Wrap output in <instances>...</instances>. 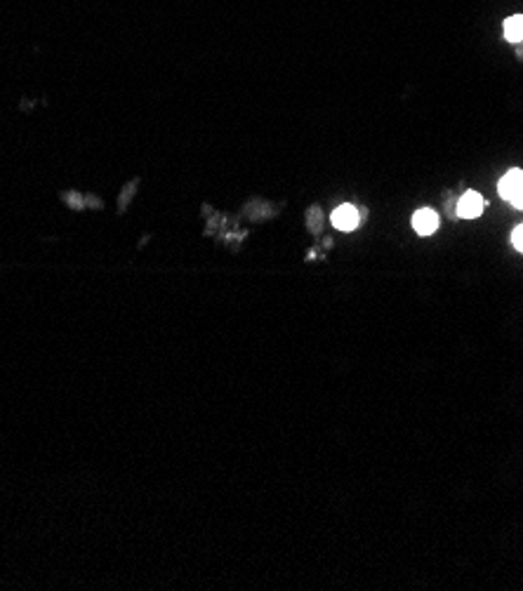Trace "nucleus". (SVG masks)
<instances>
[{"label":"nucleus","instance_id":"obj_1","mask_svg":"<svg viewBox=\"0 0 523 591\" xmlns=\"http://www.w3.org/2000/svg\"><path fill=\"white\" fill-rule=\"evenodd\" d=\"M359 221H361V214L356 212L354 205H340L337 210L332 212V224H335V229H340V231L356 229Z\"/></svg>","mask_w":523,"mask_h":591},{"label":"nucleus","instance_id":"obj_2","mask_svg":"<svg viewBox=\"0 0 523 591\" xmlns=\"http://www.w3.org/2000/svg\"><path fill=\"white\" fill-rule=\"evenodd\" d=\"M484 212V198L479 196L476 191H467L465 196L458 200V217L465 219H474Z\"/></svg>","mask_w":523,"mask_h":591},{"label":"nucleus","instance_id":"obj_3","mask_svg":"<svg viewBox=\"0 0 523 591\" xmlns=\"http://www.w3.org/2000/svg\"><path fill=\"white\" fill-rule=\"evenodd\" d=\"M413 229L420 233V236H432V233L439 229V217H436L434 210L429 207H422L413 214Z\"/></svg>","mask_w":523,"mask_h":591},{"label":"nucleus","instance_id":"obj_4","mask_svg":"<svg viewBox=\"0 0 523 591\" xmlns=\"http://www.w3.org/2000/svg\"><path fill=\"white\" fill-rule=\"evenodd\" d=\"M521 181H523V172L521 170H509L505 177L500 179V196L505 198V200H509Z\"/></svg>","mask_w":523,"mask_h":591},{"label":"nucleus","instance_id":"obj_5","mask_svg":"<svg viewBox=\"0 0 523 591\" xmlns=\"http://www.w3.org/2000/svg\"><path fill=\"white\" fill-rule=\"evenodd\" d=\"M505 36L514 43H521L523 40V15H514L505 22Z\"/></svg>","mask_w":523,"mask_h":591},{"label":"nucleus","instance_id":"obj_6","mask_svg":"<svg viewBox=\"0 0 523 591\" xmlns=\"http://www.w3.org/2000/svg\"><path fill=\"white\" fill-rule=\"evenodd\" d=\"M306 226H309L311 233H321L323 229V214H321V207H309V212H306Z\"/></svg>","mask_w":523,"mask_h":591},{"label":"nucleus","instance_id":"obj_7","mask_svg":"<svg viewBox=\"0 0 523 591\" xmlns=\"http://www.w3.org/2000/svg\"><path fill=\"white\" fill-rule=\"evenodd\" d=\"M509 203H512L514 207H519V210H523V181L519 186H516V191L512 193V198H509Z\"/></svg>","mask_w":523,"mask_h":591},{"label":"nucleus","instance_id":"obj_8","mask_svg":"<svg viewBox=\"0 0 523 591\" xmlns=\"http://www.w3.org/2000/svg\"><path fill=\"white\" fill-rule=\"evenodd\" d=\"M512 240H514L516 250H521V252H523V224H521V226H516V229H514Z\"/></svg>","mask_w":523,"mask_h":591},{"label":"nucleus","instance_id":"obj_9","mask_svg":"<svg viewBox=\"0 0 523 591\" xmlns=\"http://www.w3.org/2000/svg\"><path fill=\"white\" fill-rule=\"evenodd\" d=\"M516 57H519V59H521V62H523V40H521V43H519V45H516Z\"/></svg>","mask_w":523,"mask_h":591}]
</instances>
